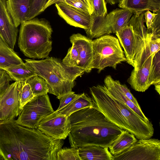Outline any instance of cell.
I'll use <instances>...</instances> for the list:
<instances>
[{"mask_svg":"<svg viewBox=\"0 0 160 160\" xmlns=\"http://www.w3.org/2000/svg\"><path fill=\"white\" fill-rule=\"evenodd\" d=\"M63 144L62 139L22 126L14 119L0 121L2 160H57Z\"/></svg>","mask_w":160,"mask_h":160,"instance_id":"1","label":"cell"},{"mask_svg":"<svg viewBox=\"0 0 160 160\" xmlns=\"http://www.w3.org/2000/svg\"><path fill=\"white\" fill-rule=\"evenodd\" d=\"M69 118L71 127L68 136L71 147L96 145L109 148L123 130L94 106L78 111Z\"/></svg>","mask_w":160,"mask_h":160,"instance_id":"2","label":"cell"},{"mask_svg":"<svg viewBox=\"0 0 160 160\" xmlns=\"http://www.w3.org/2000/svg\"><path fill=\"white\" fill-rule=\"evenodd\" d=\"M94 107L110 122L138 139L151 138L154 129L151 122H147L123 102L113 97L104 85L90 88Z\"/></svg>","mask_w":160,"mask_h":160,"instance_id":"3","label":"cell"},{"mask_svg":"<svg viewBox=\"0 0 160 160\" xmlns=\"http://www.w3.org/2000/svg\"><path fill=\"white\" fill-rule=\"evenodd\" d=\"M25 60L32 67L36 75L46 81L48 93L57 96L72 91L75 80L85 72L80 68L67 66L60 59L53 57L40 60L28 59Z\"/></svg>","mask_w":160,"mask_h":160,"instance_id":"4","label":"cell"},{"mask_svg":"<svg viewBox=\"0 0 160 160\" xmlns=\"http://www.w3.org/2000/svg\"><path fill=\"white\" fill-rule=\"evenodd\" d=\"M52 29L44 19L34 18L21 24L18 39L19 47L29 58L41 59L48 57L52 50Z\"/></svg>","mask_w":160,"mask_h":160,"instance_id":"5","label":"cell"},{"mask_svg":"<svg viewBox=\"0 0 160 160\" xmlns=\"http://www.w3.org/2000/svg\"><path fill=\"white\" fill-rule=\"evenodd\" d=\"M92 68L100 72L105 68L116 69L118 64L126 62V58L118 39L105 34L92 40Z\"/></svg>","mask_w":160,"mask_h":160,"instance_id":"6","label":"cell"},{"mask_svg":"<svg viewBox=\"0 0 160 160\" xmlns=\"http://www.w3.org/2000/svg\"><path fill=\"white\" fill-rule=\"evenodd\" d=\"M133 13L128 10L117 8L104 17L92 14V20L89 28L85 31L91 39L116 32L128 23Z\"/></svg>","mask_w":160,"mask_h":160,"instance_id":"7","label":"cell"},{"mask_svg":"<svg viewBox=\"0 0 160 160\" xmlns=\"http://www.w3.org/2000/svg\"><path fill=\"white\" fill-rule=\"evenodd\" d=\"M153 57L150 52L146 37L142 39L134 69L127 80L132 88L135 91L144 92L150 86L148 77Z\"/></svg>","mask_w":160,"mask_h":160,"instance_id":"8","label":"cell"},{"mask_svg":"<svg viewBox=\"0 0 160 160\" xmlns=\"http://www.w3.org/2000/svg\"><path fill=\"white\" fill-rule=\"evenodd\" d=\"M54 112L47 94L36 96L23 106L16 120L22 126L37 128L41 120Z\"/></svg>","mask_w":160,"mask_h":160,"instance_id":"9","label":"cell"},{"mask_svg":"<svg viewBox=\"0 0 160 160\" xmlns=\"http://www.w3.org/2000/svg\"><path fill=\"white\" fill-rule=\"evenodd\" d=\"M112 160H160V141L139 139L128 149L113 155Z\"/></svg>","mask_w":160,"mask_h":160,"instance_id":"10","label":"cell"},{"mask_svg":"<svg viewBox=\"0 0 160 160\" xmlns=\"http://www.w3.org/2000/svg\"><path fill=\"white\" fill-rule=\"evenodd\" d=\"M71 127L69 116L54 111L41 120L38 128L51 138L64 140L68 136Z\"/></svg>","mask_w":160,"mask_h":160,"instance_id":"11","label":"cell"},{"mask_svg":"<svg viewBox=\"0 0 160 160\" xmlns=\"http://www.w3.org/2000/svg\"><path fill=\"white\" fill-rule=\"evenodd\" d=\"M20 81L10 84L0 95V121L14 119L22 110L20 108Z\"/></svg>","mask_w":160,"mask_h":160,"instance_id":"12","label":"cell"},{"mask_svg":"<svg viewBox=\"0 0 160 160\" xmlns=\"http://www.w3.org/2000/svg\"><path fill=\"white\" fill-rule=\"evenodd\" d=\"M115 34L123 49L126 62L134 67L142 39H140L132 25L128 23L125 26L116 32Z\"/></svg>","mask_w":160,"mask_h":160,"instance_id":"13","label":"cell"},{"mask_svg":"<svg viewBox=\"0 0 160 160\" xmlns=\"http://www.w3.org/2000/svg\"><path fill=\"white\" fill-rule=\"evenodd\" d=\"M59 15L68 24L84 29L85 31L90 27L92 15L86 13L63 2L55 3Z\"/></svg>","mask_w":160,"mask_h":160,"instance_id":"14","label":"cell"},{"mask_svg":"<svg viewBox=\"0 0 160 160\" xmlns=\"http://www.w3.org/2000/svg\"><path fill=\"white\" fill-rule=\"evenodd\" d=\"M18 32V29L8 11L6 0H0V39L13 50Z\"/></svg>","mask_w":160,"mask_h":160,"instance_id":"15","label":"cell"},{"mask_svg":"<svg viewBox=\"0 0 160 160\" xmlns=\"http://www.w3.org/2000/svg\"><path fill=\"white\" fill-rule=\"evenodd\" d=\"M70 41L76 45L78 50L79 59L77 67L87 73L90 72L92 69V40L78 33L72 34L70 37Z\"/></svg>","mask_w":160,"mask_h":160,"instance_id":"16","label":"cell"},{"mask_svg":"<svg viewBox=\"0 0 160 160\" xmlns=\"http://www.w3.org/2000/svg\"><path fill=\"white\" fill-rule=\"evenodd\" d=\"M31 0H7V7L13 22L17 28L26 21Z\"/></svg>","mask_w":160,"mask_h":160,"instance_id":"17","label":"cell"},{"mask_svg":"<svg viewBox=\"0 0 160 160\" xmlns=\"http://www.w3.org/2000/svg\"><path fill=\"white\" fill-rule=\"evenodd\" d=\"M118 6L138 15L147 10L155 12L160 10V0H122Z\"/></svg>","mask_w":160,"mask_h":160,"instance_id":"18","label":"cell"},{"mask_svg":"<svg viewBox=\"0 0 160 160\" xmlns=\"http://www.w3.org/2000/svg\"><path fill=\"white\" fill-rule=\"evenodd\" d=\"M112 78L110 75L107 76L104 80V85L110 94L114 98L123 102L138 114L143 120L147 122L150 121L146 117L141 109H139L113 83Z\"/></svg>","mask_w":160,"mask_h":160,"instance_id":"19","label":"cell"},{"mask_svg":"<svg viewBox=\"0 0 160 160\" xmlns=\"http://www.w3.org/2000/svg\"><path fill=\"white\" fill-rule=\"evenodd\" d=\"M78 148L81 160H112L113 155L108 147L89 145Z\"/></svg>","mask_w":160,"mask_h":160,"instance_id":"20","label":"cell"},{"mask_svg":"<svg viewBox=\"0 0 160 160\" xmlns=\"http://www.w3.org/2000/svg\"><path fill=\"white\" fill-rule=\"evenodd\" d=\"M132 134L123 130L108 148L113 155L119 154L131 147L137 141Z\"/></svg>","mask_w":160,"mask_h":160,"instance_id":"21","label":"cell"},{"mask_svg":"<svg viewBox=\"0 0 160 160\" xmlns=\"http://www.w3.org/2000/svg\"><path fill=\"white\" fill-rule=\"evenodd\" d=\"M24 62L13 50L0 39V69L6 70Z\"/></svg>","mask_w":160,"mask_h":160,"instance_id":"22","label":"cell"},{"mask_svg":"<svg viewBox=\"0 0 160 160\" xmlns=\"http://www.w3.org/2000/svg\"><path fill=\"white\" fill-rule=\"evenodd\" d=\"M94 106L92 98L83 93L79 94L78 97L57 112L69 116L72 113L80 109Z\"/></svg>","mask_w":160,"mask_h":160,"instance_id":"23","label":"cell"},{"mask_svg":"<svg viewBox=\"0 0 160 160\" xmlns=\"http://www.w3.org/2000/svg\"><path fill=\"white\" fill-rule=\"evenodd\" d=\"M12 80L26 81L36 75L32 67L25 62L9 67L5 70Z\"/></svg>","mask_w":160,"mask_h":160,"instance_id":"24","label":"cell"},{"mask_svg":"<svg viewBox=\"0 0 160 160\" xmlns=\"http://www.w3.org/2000/svg\"><path fill=\"white\" fill-rule=\"evenodd\" d=\"M26 81L30 85L35 96L45 95L49 92L46 81L39 76L35 75Z\"/></svg>","mask_w":160,"mask_h":160,"instance_id":"25","label":"cell"},{"mask_svg":"<svg viewBox=\"0 0 160 160\" xmlns=\"http://www.w3.org/2000/svg\"><path fill=\"white\" fill-rule=\"evenodd\" d=\"M144 13L143 12L138 15L133 14L128 22L141 39L145 38L148 33V29L144 24L145 22Z\"/></svg>","mask_w":160,"mask_h":160,"instance_id":"26","label":"cell"},{"mask_svg":"<svg viewBox=\"0 0 160 160\" xmlns=\"http://www.w3.org/2000/svg\"><path fill=\"white\" fill-rule=\"evenodd\" d=\"M151 86L160 82V50L154 56L148 77Z\"/></svg>","mask_w":160,"mask_h":160,"instance_id":"27","label":"cell"},{"mask_svg":"<svg viewBox=\"0 0 160 160\" xmlns=\"http://www.w3.org/2000/svg\"><path fill=\"white\" fill-rule=\"evenodd\" d=\"M20 88L19 94L20 109L22 110L23 106L32 100L34 97L30 85L26 81H20Z\"/></svg>","mask_w":160,"mask_h":160,"instance_id":"28","label":"cell"},{"mask_svg":"<svg viewBox=\"0 0 160 160\" xmlns=\"http://www.w3.org/2000/svg\"><path fill=\"white\" fill-rule=\"evenodd\" d=\"M48 0H31L29 12L26 21L31 20L45 10Z\"/></svg>","mask_w":160,"mask_h":160,"instance_id":"29","label":"cell"},{"mask_svg":"<svg viewBox=\"0 0 160 160\" xmlns=\"http://www.w3.org/2000/svg\"><path fill=\"white\" fill-rule=\"evenodd\" d=\"M71 43L72 46L68 49L67 55L62 62L69 66L77 67L79 59L78 50L74 43Z\"/></svg>","mask_w":160,"mask_h":160,"instance_id":"30","label":"cell"},{"mask_svg":"<svg viewBox=\"0 0 160 160\" xmlns=\"http://www.w3.org/2000/svg\"><path fill=\"white\" fill-rule=\"evenodd\" d=\"M57 160H81L78 148H61L57 152Z\"/></svg>","mask_w":160,"mask_h":160,"instance_id":"31","label":"cell"},{"mask_svg":"<svg viewBox=\"0 0 160 160\" xmlns=\"http://www.w3.org/2000/svg\"><path fill=\"white\" fill-rule=\"evenodd\" d=\"M62 2L90 15L93 13L89 0H65Z\"/></svg>","mask_w":160,"mask_h":160,"instance_id":"32","label":"cell"},{"mask_svg":"<svg viewBox=\"0 0 160 160\" xmlns=\"http://www.w3.org/2000/svg\"><path fill=\"white\" fill-rule=\"evenodd\" d=\"M92 8L94 15L104 17L107 14L105 0H89Z\"/></svg>","mask_w":160,"mask_h":160,"instance_id":"33","label":"cell"},{"mask_svg":"<svg viewBox=\"0 0 160 160\" xmlns=\"http://www.w3.org/2000/svg\"><path fill=\"white\" fill-rule=\"evenodd\" d=\"M74 92L71 91L57 96V98L60 101V104L57 109L55 111L57 112L62 109L79 96Z\"/></svg>","mask_w":160,"mask_h":160,"instance_id":"34","label":"cell"},{"mask_svg":"<svg viewBox=\"0 0 160 160\" xmlns=\"http://www.w3.org/2000/svg\"><path fill=\"white\" fill-rule=\"evenodd\" d=\"M153 13H156L151 28L148 29V33L151 34L153 38H160V10Z\"/></svg>","mask_w":160,"mask_h":160,"instance_id":"35","label":"cell"},{"mask_svg":"<svg viewBox=\"0 0 160 160\" xmlns=\"http://www.w3.org/2000/svg\"><path fill=\"white\" fill-rule=\"evenodd\" d=\"M112 82L114 85L119 88L126 95V96L139 109H141L136 98L131 93L130 90L128 88L125 84H122L118 80L112 79Z\"/></svg>","mask_w":160,"mask_h":160,"instance_id":"36","label":"cell"},{"mask_svg":"<svg viewBox=\"0 0 160 160\" xmlns=\"http://www.w3.org/2000/svg\"><path fill=\"white\" fill-rule=\"evenodd\" d=\"M146 40L151 55L154 56L160 49V38H151V34L148 33L146 37Z\"/></svg>","mask_w":160,"mask_h":160,"instance_id":"37","label":"cell"},{"mask_svg":"<svg viewBox=\"0 0 160 160\" xmlns=\"http://www.w3.org/2000/svg\"><path fill=\"white\" fill-rule=\"evenodd\" d=\"M12 80L6 70L0 69V95L10 85Z\"/></svg>","mask_w":160,"mask_h":160,"instance_id":"38","label":"cell"},{"mask_svg":"<svg viewBox=\"0 0 160 160\" xmlns=\"http://www.w3.org/2000/svg\"><path fill=\"white\" fill-rule=\"evenodd\" d=\"M144 14L147 28L148 29L151 28L153 20L157 13L153 12L152 13L150 11L147 10L144 12Z\"/></svg>","mask_w":160,"mask_h":160,"instance_id":"39","label":"cell"},{"mask_svg":"<svg viewBox=\"0 0 160 160\" xmlns=\"http://www.w3.org/2000/svg\"><path fill=\"white\" fill-rule=\"evenodd\" d=\"M65 0H48L47 3L45 7V10L48 7L58 2H62Z\"/></svg>","mask_w":160,"mask_h":160,"instance_id":"40","label":"cell"},{"mask_svg":"<svg viewBox=\"0 0 160 160\" xmlns=\"http://www.w3.org/2000/svg\"><path fill=\"white\" fill-rule=\"evenodd\" d=\"M155 86V89L156 91L159 94H160V82L156 83L154 85Z\"/></svg>","mask_w":160,"mask_h":160,"instance_id":"41","label":"cell"},{"mask_svg":"<svg viewBox=\"0 0 160 160\" xmlns=\"http://www.w3.org/2000/svg\"><path fill=\"white\" fill-rule=\"evenodd\" d=\"M0 160H2V158H1V157L0 156Z\"/></svg>","mask_w":160,"mask_h":160,"instance_id":"42","label":"cell"}]
</instances>
